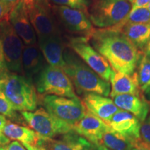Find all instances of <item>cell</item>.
<instances>
[{
    "label": "cell",
    "mask_w": 150,
    "mask_h": 150,
    "mask_svg": "<svg viewBox=\"0 0 150 150\" xmlns=\"http://www.w3.org/2000/svg\"><path fill=\"white\" fill-rule=\"evenodd\" d=\"M44 56L37 45H25L22 52L23 75L32 81L45 65Z\"/></svg>",
    "instance_id": "obj_17"
},
{
    "label": "cell",
    "mask_w": 150,
    "mask_h": 150,
    "mask_svg": "<svg viewBox=\"0 0 150 150\" xmlns=\"http://www.w3.org/2000/svg\"><path fill=\"white\" fill-rule=\"evenodd\" d=\"M45 109L60 120L74 127L86 115V109L79 98L45 95L42 98Z\"/></svg>",
    "instance_id": "obj_7"
},
{
    "label": "cell",
    "mask_w": 150,
    "mask_h": 150,
    "mask_svg": "<svg viewBox=\"0 0 150 150\" xmlns=\"http://www.w3.org/2000/svg\"><path fill=\"white\" fill-rule=\"evenodd\" d=\"M28 15L38 40L61 36L51 13L48 0H24Z\"/></svg>",
    "instance_id": "obj_8"
},
{
    "label": "cell",
    "mask_w": 150,
    "mask_h": 150,
    "mask_svg": "<svg viewBox=\"0 0 150 150\" xmlns=\"http://www.w3.org/2000/svg\"><path fill=\"white\" fill-rule=\"evenodd\" d=\"M34 80L35 89L41 95L78 98L70 78L60 67L45 65Z\"/></svg>",
    "instance_id": "obj_5"
},
{
    "label": "cell",
    "mask_w": 150,
    "mask_h": 150,
    "mask_svg": "<svg viewBox=\"0 0 150 150\" xmlns=\"http://www.w3.org/2000/svg\"><path fill=\"white\" fill-rule=\"evenodd\" d=\"M131 10L128 0H95L90 6L88 17L97 29H108L120 23Z\"/></svg>",
    "instance_id": "obj_4"
},
{
    "label": "cell",
    "mask_w": 150,
    "mask_h": 150,
    "mask_svg": "<svg viewBox=\"0 0 150 150\" xmlns=\"http://www.w3.org/2000/svg\"><path fill=\"white\" fill-rule=\"evenodd\" d=\"M0 40L2 43L6 63L8 70L23 75L22 52L24 43L11 25L8 18L0 22Z\"/></svg>",
    "instance_id": "obj_9"
},
{
    "label": "cell",
    "mask_w": 150,
    "mask_h": 150,
    "mask_svg": "<svg viewBox=\"0 0 150 150\" xmlns=\"http://www.w3.org/2000/svg\"><path fill=\"white\" fill-rule=\"evenodd\" d=\"M131 150H150V148L143 145L142 143L141 140H139V141L135 142L134 144V147L132 148Z\"/></svg>",
    "instance_id": "obj_33"
},
{
    "label": "cell",
    "mask_w": 150,
    "mask_h": 150,
    "mask_svg": "<svg viewBox=\"0 0 150 150\" xmlns=\"http://www.w3.org/2000/svg\"><path fill=\"white\" fill-rule=\"evenodd\" d=\"M108 126L100 118L86 110V115L73 127V130L94 145H99L101 138Z\"/></svg>",
    "instance_id": "obj_14"
},
{
    "label": "cell",
    "mask_w": 150,
    "mask_h": 150,
    "mask_svg": "<svg viewBox=\"0 0 150 150\" xmlns=\"http://www.w3.org/2000/svg\"><path fill=\"white\" fill-rule=\"evenodd\" d=\"M9 72L10 71L8 70V67L6 66V59L3 50L2 43L0 40V78L2 77Z\"/></svg>",
    "instance_id": "obj_29"
},
{
    "label": "cell",
    "mask_w": 150,
    "mask_h": 150,
    "mask_svg": "<svg viewBox=\"0 0 150 150\" xmlns=\"http://www.w3.org/2000/svg\"><path fill=\"white\" fill-rule=\"evenodd\" d=\"M20 1V0H2L3 2L7 6V7H8L11 11Z\"/></svg>",
    "instance_id": "obj_34"
},
{
    "label": "cell",
    "mask_w": 150,
    "mask_h": 150,
    "mask_svg": "<svg viewBox=\"0 0 150 150\" xmlns=\"http://www.w3.org/2000/svg\"><path fill=\"white\" fill-rule=\"evenodd\" d=\"M83 104L87 111L100 118L105 123L120 110L112 99L96 94L84 95Z\"/></svg>",
    "instance_id": "obj_15"
},
{
    "label": "cell",
    "mask_w": 150,
    "mask_h": 150,
    "mask_svg": "<svg viewBox=\"0 0 150 150\" xmlns=\"http://www.w3.org/2000/svg\"><path fill=\"white\" fill-rule=\"evenodd\" d=\"M65 65L63 70L70 78L79 94H96L108 97L110 85L84 62L69 51L64 52Z\"/></svg>",
    "instance_id": "obj_2"
},
{
    "label": "cell",
    "mask_w": 150,
    "mask_h": 150,
    "mask_svg": "<svg viewBox=\"0 0 150 150\" xmlns=\"http://www.w3.org/2000/svg\"><path fill=\"white\" fill-rule=\"evenodd\" d=\"M110 82L111 83L110 97L112 98L117 95L125 94H140L136 72L129 75L113 70Z\"/></svg>",
    "instance_id": "obj_20"
},
{
    "label": "cell",
    "mask_w": 150,
    "mask_h": 150,
    "mask_svg": "<svg viewBox=\"0 0 150 150\" xmlns=\"http://www.w3.org/2000/svg\"><path fill=\"white\" fill-rule=\"evenodd\" d=\"M39 48L49 65L63 69L64 47L61 36L47 38L38 40Z\"/></svg>",
    "instance_id": "obj_19"
},
{
    "label": "cell",
    "mask_w": 150,
    "mask_h": 150,
    "mask_svg": "<svg viewBox=\"0 0 150 150\" xmlns=\"http://www.w3.org/2000/svg\"><path fill=\"white\" fill-rule=\"evenodd\" d=\"M27 150H47L46 148L42 147V146H32L28 145V144H22Z\"/></svg>",
    "instance_id": "obj_36"
},
{
    "label": "cell",
    "mask_w": 150,
    "mask_h": 150,
    "mask_svg": "<svg viewBox=\"0 0 150 150\" xmlns=\"http://www.w3.org/2000/svg\"><path fill=\"white\" fill-rule=\"evenodd\" d=\"M0 91L10 102L16 110L33 111L36 109V89L23 75L9 72L0 78Z\"/></svg>",
    "instance_id": "obj_3"
},
{
    "label": "cell",
    "mask_w": 150,
    "mask_h": 150,
    "mask_svg": "<svg viewBox=\"0 0 150 150\" xmlns=\"http://www.w3.org/2000/svg\"><path fill=\"white\" fill-rule=\"evenodd\" d=\"M3 133L11 140L28 144L32 146H41L44 139L40 138L33 129L21 125L7 122Z\"/></svg>",
    "instance_id": "obj_21"
},
{
    "label": "cell",
    "mask_w": 150,
    "mask_h": 150,
    "mask_svg": "<svg viewBox=\"0 0 150 150\" xmlns=\"http://www.w3.org/2000/svg\"><path fill=\"white\" fill-rule=\"evenodd\" d=\"M147 8H148V10L149 11V12H150V1H149V4H148V5H147Z\"/></svg>",
    "instance_id": "obj_41"
},
{
    "label": "cell",
    "mask_w": 150,
    "mask_h": 150,
    "mask_svg": "<svg viewBox=\"0 0 150 150\" xmlns=\"http://www.w3.org/2000/svg\"><path fill=\"white\" fill-rule=\"evenodd\" d=\"M106 124L114 131L132 140L134 144L140 140L142 122L126 110L120 109Z\"/></svg>",
    "instance_id": "obj_13"
},
{
    "label": "cell",
    "mask_w": 150,
    "mask_h": 150,
    "mask_svg": "<svg viewBox=\"0 0 150 150\" xmlns=\"http://www.w3.org/2000/svg\"><path fill=\"white\" fill-rule=\"evenodd\" d=\"M136 74L140 91L145 93L150 89V58L145 54L140 57Z\"/></svg>",
    "instance_id": "obj_24"
},
{
    "label": "cell",
    "mask_w": 150,
    "mask_h": 150,
    "mask_svg": "<svg viewBox=\"0 0 150 150\" xmlns=\"http://www.w3.org/2000/svg\"><path fill=\"white\" fill-rule=\"evenodd\" d=\"M10 142V139L5 136L2 131H0V147Z\"/></svg>",
    "instance_id": "obj_35"
},
{
    "label": "cell",
    "mask_w": 150,
    "mask_h": 150,
    "mask_svg": "<svg viewBox=\"0 0 150 150\" xmlns=\"http://www.w3.org/2000/svg\"><path fill=\"white\" fill-rule=\"evenodd\" d=\"M8 20L24 45H37V36L30 21L24 0H20L11 10Z\"/></svg>",
    "instance_id": "obj_12"
},
{
    "label": "cell",
    "mask_w": 150,
    "mask_h": 150,
    "mask_svg": "<svg viewBox=\"0 0 150 150\" xmlns=\"http://www.w3.org/2000/svg\"><path fill=\"white\" fill-rule=\"evenodd\" d=\"M0 114L11 119H16L17 114L5 95L0 91Z\"/></svg>",
    "instance_id": "obj_27"
},
{
    "label": "cell",
    "mask_w": 150,
    "mask_h": 150,
    "mask_svg": "<svg viewBox=\"0 0 150 150\" xmlns=\"http://www.w3.org/2000/svg\"><path fill=\"white\" fill-rule=\"evenodd\" d=\"M54 9L62 23L69 31L89 39L95 29L86 13L63 6H59Z\"/></svg>",
    "instance_id": "obj_11"
},
{
    "label": "cell",
    "mask_w": 150,
    "mask_h": 150,
    "mask_svg": "<svg viewBox=\"0 0 150 150\" xmlns=\"http://www.w3.org/2000/svg\"><path fill=\"white\" fill-rule=\"evenodd\" d=\"M144 93H145V97L146 99L150 102V89H149Z\"/></svg>",
    "instance_id": "obj_40"
},
{
    "label": "cell",
    "mask_w": 150,
    "mask_h": 150,
    "mask_svg": "<svg viewBox=\"0 0 150 150\" xmlns=\"http://www.w3.org/2000/svg\"><path fill=\"white\" fill-rule=\"evenodd\" d=\"M11 11L7 6L3 2L2 0H0V22L5 19L8 18Z\"/></svg>",
    "instance_id": "obj_31"
},
{
    "label": "cell",
    "mask_w": 150,
    "mask_h": 150,
    "mask_svg": "<svg viewBox=\"0 0 150 150\" xmlns=\"http://www.w3.org/2000/svg\"><path fill=\"white\" fill-rule=\"evenodd\" d=\"M47 145V150H92L93 144L73 130L62 136L61 139L44 140L41 146Z\"/></svg>",
    "instance_id": "obj_18"
},
{
    "label": "cell",
    "mask_w": 150,
    "mask_h": 150,
    "mask_svg": "<svg viewBox=\"0 0 150 150\" xmlns=\"http://www.w3.org/2000/svg\"><path fill=\"white\" fill-rule=\"evenodd\" d=\"M128 1H129V2H130L131 4H132V3H133V1H134V0H128Z\"/></svg>",
    "instance_id": "obj_42"
},
{
    "label": "cell",
    "mask_w": 150,
    "mask_h": 150,
    "mask_svg": "<svg viewBox=\"0 0 150 150\" xmlns=\"http://www.w3.org/2000/svg\"><path fill=\"white\" fill-rule=\"evenodd\" d=\"M145 54L146 56H147L148 57L150 58V40L147 43V46H146L145 49Z\"/></svg>",
    "instance_id": "obj_39"
},
{
    "label": "cell",
    "mask_w": 150,
    "mask_h": 150,
    "mask_svg": "<svg viewBox=\"0 0 150 150\" xmlns=\"http://www.w3.org/2000/svg\"><path fill=\"white\" fill-rule=\"evenodd\" d=\"M140 140L142 143L150 148V115L141 124L140 127Z\"/></svg>",
    "instance_id": "obj_28"
},
{
    "label": "cell",
    "mask_w": 150,
    "mask_h": 150,
    "mask_svg": "<svg viewBox=\"0 0 150 150\" xmlns=\"http://www.w3.org/2000/svg\"><path fill=\"white\" fill-rule=\"evenodd\" d=\"M149 1L150 0H134L131 4V10L142 7H147Z\"/></svg>",
    "instance_id": "obj_32"
},
{
    "label": "cell",
    "mask_w": 150,
    "mask_h": 150,
    "mask_svg": "<svg viewBox=\"0 0 150 150\" xmlns=\"http://www.w3.org/2000/svg\"><path fill=\"white\" fill-rule=\"evenodd\" d=\"M88 40L112 70L129 75L135 72L141 55L122 30L114 27L95 29Z\"/></svg>",
    "instance_id": "obj_1"
},
{
    "label": "cell",
    "mask_w": 150,
    "mask_h": 150,
    "mask_svg": "<svg viewBox=\"0 0 150 150\" xmlns=\"http://www.w3.org/2000/svg\"><path fill=\"white\" fill-rule=\"evenodd\" d=\"M150 22V12L147 7L138 8L131 10L128 16L120 23L115 26L118 29H122V27L127 24H140Z\"/></svg>",
    "instance_id": "obj_25"
},
{
    "label": "cell",
    "mask_w": 150,
    "mask_h": 150,
    "mask_svg": "<svg viewBox=\"0 0 150 150\" xmlns=\"http://www.w3.org/2000/svg\"><path fill=\"white\" fill-rule=\"evenodd\" d=\"M21 115L31 129L45 140L53 139L73 129V127L54 117L43 108L34 111H22Z\"/></svg>",
    "instance_id": "obj_6"
},
{
    "label": "cell",
    "mask_w": 150,
    "mask_h": 150,
    "mask_svg": "<svg viewBox=\"0 0 150 150\" xmlns=\"http://www.w3.org/2000/svg\"><path fill=\"white\" fill-rule=\"evenodd\" d=\"M0 150H27L24 146L20 142L13 141L0 147Z\"/></svg>",
    "instance_id": "obj_30"
},
{
    "label": "cell",
    "mask_w": 150,
    "mask_h": 150,
    "mask_svg": "<svg viewBox=\"0 0 150 150\" xmlns=\"http://www.w3.org/2000/svg\"><path fill=\"white\" fill-rule=\"evenodd\" d=\"M7 122L8 121L6 119V117L0 114V131H2L3 132L4 128L6 125L7 124Z\"/></svg>",
    "instance_id": "obj_37"
},
{
    "label": "cell",
    "mask_w": 150,
    "mask_h": 150,
    "mask_svg": "<svg viewBox=\"0 0 150 150\" xmlns=\"http://www.w3.org/2000/svg\"><path fill=\"white\" fill-rule=\"evenodd\" d=\"M33 1H42V0H33Z\"/></svg>",
    "instance_id": "obj_43"
},
{
    "label": "cell",
    "mask_w": 150,
    "mask_h": 150,
    "mask_svg": "<svg viewBox=\"0 0 150 150\" xmlns=\"http://www.w3.org/2000/svg\"><path fill=\"white\" fill-rule=\"evenodd\" d=\"M99 145L111 150H131L134 142L108 127L103 134Z\"/></svg>",
    "instance_id": "obj_23"
},
{
    "label": "cell",
    "mask_w": 150,
    "mask_h": 150,
    "mask_svg": "<svg viewBox=\"0 0 150 150\" xmlns=\"http://www.w3.org/2000/svg\"><path fill=\"white\" fill-rule=\"evenodd\" d=\"M122 31L138 50H144L150 40V22L127 24L122 27Z\"/></svg>",
    "instance_id": "obj_22"
},
{
    "label": "cell",
    "mask_w": 150,
    "mask_h": 150,
    "mask_svg": "<svg viewBox=\"0 0 150 150\" xmlns=\"http://www.w3.org/2000/svg\"><path fill=\"white\" fill-rule=\"evenodd\" d=\"M54 4L67 6L83 11L88 15V8L91 4L90 0H48Z\"/></svg>",
    "instance_id": "obj_26"
},
{
    "label": "cell",
    "mask_w": 150,
    "mask_h": 150,
    "mask_svg": "<svg viewBox=\"0 0 150 150\" xmlns=\"http://www.w3.org/2000/svg\"><path fill=\"white\" fill-rule=\"evenodd\" d=\"M112 101L120 109L126 110L143 122L150 111V102L139 95L125 94L112 97Z\"/></svg>",
    "instance_id": "obj_16"
},
{
    "label": "cell",
    "mask_w": 150,
    "mask_h": 150,
    "mask_svg": "<svg viewBox=\"0 0 150 150\" xmlns=\"http://www.w3.org/2000/svg\"><path fill=\"white\" fill-rule=\"evenodd\" d=\"M88 42V39L82 36L72 38L69 45L94 72L106 81L110 82L113 70L108 61Z\"/></svg>",
    "instance_id": "obj_10"
},
{
    "label": "cell",
    "mask_w": 150,
    "mask_h": 150,
    "mask_svg": "<svg viewBox=\"0 0 150 150\" xmlns=\"http://www.w3.org/2000/svg\"><path fill=\"white\" fill-rule=\"evenodd\" d=\"M92 150H111L102 145H94Z\"/></svg>",
    "instance_id": "obj_38"
}]
</instances>
